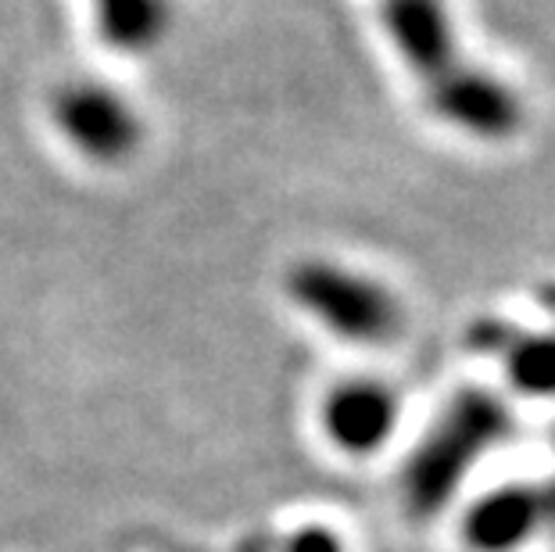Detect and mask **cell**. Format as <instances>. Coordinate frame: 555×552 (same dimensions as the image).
I'll return each mask as SVG.
<instances>
[{"label":"cell","mask_w":555,"mask_h":552,"mask_svg":"<svg viewBox=\"0 0 555 552\" xmlns=\"http://www.w3.org/2000/svg\"><path fill=\"white\" fill-rule=\"evenodd\" d=\"M505 326L509 323H480L474 331V345L502 356L505 373L519 395L555 398V331L519 334Z\"/></svg>","instance_id":"obj_7"},{"label":"cell","mask_w":555,"mask_h":552,"mask_svg":"<svg viewBox=\"0 0 555 552\" xmlns=\"http://www.w3.org/2000/svg\"><path fill=\"white\" fill-rule=\"evenodd\" d=\"M101 40L119 54H144L169 29V0H90Z\"/></svg>","instance_id":"obj_8"},{"label":"cell","mask_w":555,"mask_h":552,"mask_svg":"<svg viewBox=\"0 0 555 552\" xmlns=\"http://www.w3.org/2000/svg\"><path fill=\"white\" fill-rule=\"evenodd\" d=\"M291 552H340V542L337 535L323 531V527H305L291 542Z\"/></svg>","instance_id":"obj_9"},{"label":"cell","mask_w":555,"mask_h":552,"mask_svg":"<svg viewBox=\"0 0 555 552\" xmlns=\"http://www.w3.org/2000/svg\"><path fill=\"white\" fill-rule=\"evenodd\" d=\"M509 427L513 416L499 395L480 391V387L459 391L427 431V438L416 445V452L409 455L405 477H401L405 506L416 516L444 510L463 488L474 463H480L509 434Z\"/></svg>","instance_id":"obj_2"},{"label":"cell","mask_w":555,"mask_h":552,"mask_svg":"<svg viewBox=\"0 0 555 552\" xmlns=\"http://www.w3.org/2000/svg\"><path fill=\"white\" fill-rule=\"evenodd\" d=\"M54 126L82 158L98 166H119L144 140L137 108L115 87L98 79H73L51 101Z\"/></svg>","instance_id":"obj_4"},{"label":"cell","mask_w":555,"mask_h":552,"mask_svg":"<svg viewBox=\"0 0 555 552\" xmlns=\"http://www.w3.org/2000/svg\"><path fill=\"white\" fill-rule=\"evenodd\" d=\"M319 420L334 449L345 455H373L398 427V398L380 381H345L326 391Z\"/></svg>","instance_id":"obj_5"},{"label":"cell","mask_w":555,"mask_h":552,"mask_svg":"<svg viewBox=\"0 0 555 552\" xmlns=\"http://www.w3.org/2000/svg\"><path fill=\"white\" fill-rule=\"evenodd\" d=\"M384 29L423 101L437 119L477 140H505L524 123V104L488 68L469 62L459 47L444 0H376Z\"/></svg>","instance_id":"obj_1"},{"label":"cell","mask_w":555,"mask_h":552,"mask_svg":"<svg viewBox=\"0 0 555 552\" xmlns=\"http://www.w3.org/2000/svg\"><path fill=\"white\" fill-rule=\"evenodd\" d=\"M287 295L326 334L348 345H391L405 326V312L380 280L330 258L294 262Z\"/></svg>","instance_id":"obj_3"},{"label":"cell","mask_w":555,"mask_h":552,"mask_svg":"<svg viewBox=\"0 0 555 552\" xmlns=\"http://www.w3.org/2000/svg\"><path fill=\"white\" fill-rule=\"evenodd\" d=\"M545 524V491L530 485H505L466 510L463 538L474 552H513Z\"/></svg>","instance_id":"obj_6"},{"label":"cell","mask_w":555,"mask_h":552,"mask_svg":"<svg viewBox=\"0 0 555 552\" xmlns=\"http://www.w3.org/2000/svg\"><path fill=\"white\" fill-rule=\"evenodd\" d=\"M545 491V513H548V524L555 527V477H552V485L548 488H541Z\"/></svg>","instance_id":"obj_10"}]
</instances>
